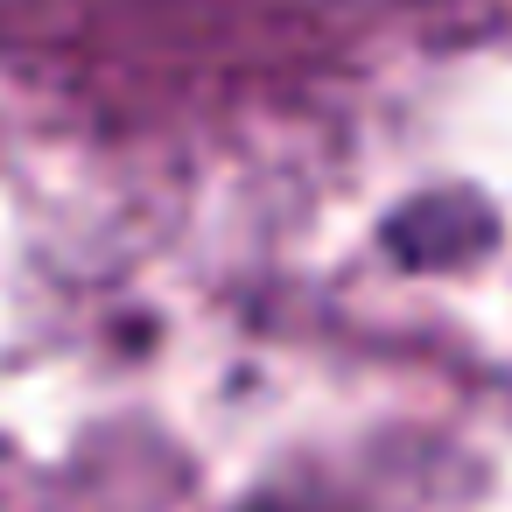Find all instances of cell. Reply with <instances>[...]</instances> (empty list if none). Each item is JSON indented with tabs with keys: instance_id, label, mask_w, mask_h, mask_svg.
Wrapping results in <instances>:
<instances>
[{
	"instance_id": "1",
	"label": "cell",
	"mask_w": 512,
	"mask_h": 512,
	"mask_svg": "<svg viewBox=\"0 0 512 512\" xmlns=\"http://www.w3.org/2000/svg\"><path fill=\"white\" fill-rule=\"evenodd\" d=\"M260 512H281V505H260Z\"/></svg>"
}]
</instances>
